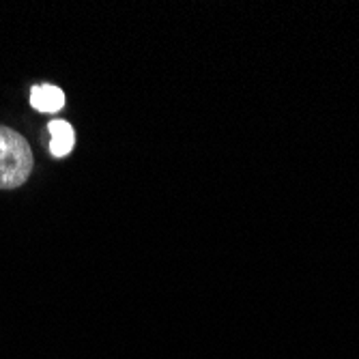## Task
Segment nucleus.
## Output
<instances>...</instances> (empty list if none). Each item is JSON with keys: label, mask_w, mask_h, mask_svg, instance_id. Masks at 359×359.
<instances>
[{"label": "nucleus", "mask_w": 359, "mask_h": 359, "mask_svg": "<svg viewBox=\"0 0 359 359\" xmlns=\"http://www.w3.org/2000/svg\"><path fill=\"white\" fill-rule=\"evenodd\" d=\"M32 172V151L22 134L0 125V189H15Z\"/></svg>", "instance_id": "1"}, {"label": "nucleus", "mask_w": 359, "mask_h": 359, "mask_svg": "<svg viewBox=\"0 0 359 359\" xmlns=\"http://www.w3.org/2000/svg\"><path fill=\"white\" fill-rule=\"evenodd\" d=\"M30 104L39 112H58L65 106V93L52 84H39L30 93Z\"/></svg>", "instance_id": "2"}, {"label": "nucleus", "mask_w": 359, "mask_h": 359, "mask_svg": "<svg viewBox=\"0 0 359 359\" xmlns=\"http://www.w3.org/2000/svg\"><path fill=\"white\" fill-rule=\"evenodd\" d=\"M48 129H50V136H52V144H50L52 155H56V157L69 155L74 149V142H76L74 127L65 121H52L48 125Z\"/></svg>", "instance_id": "3"}]
</instances>
